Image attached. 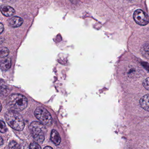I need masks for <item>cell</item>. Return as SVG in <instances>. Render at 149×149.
I'll use <instances>...</instances> for the list:
<instances>
[{
	"mask_svg": "<svg viewBox=\"0 0 149 149\" xmlns=\"http://www.w3.org/2000/svg\"><path fill=\"white\" fill-rule=\"evenodd\" d=\"M52 147L51 146H47L46 147H44V149H52Z\"/></svg>",
	"mask_w": 149,
	"mask_h": 149,
	"instance_id": "ffe728a7",
	"label": "cell"
},
{
	"mask_svg": "<svg viewBox=\"0 0 149 149\" xmlns=\"http://www.w3.org/2000/svg\"><path fill=\"white\" fill-rule=\"evenodd\" d=\"M51 141L56 145L60 144L61 142V138L57 131L55 130H52L50 136Z\"/></svg>",
	"mask_w": 149,
	"mask_h": 149,
	"instance_id": "9c48e42d",
	"label": "cell"
},
{
	"mask_svg": "<svg viewBox=\"0 0 149 149\" xmlns=\"http://www.w3.org/2000/svg\"><path fill=\"white\" fill-rule=\"evenodd\" d=\"M5 117L7 123L14 130L22 131L24 129V120L18 111L13 110L8 111L5 114Z\"/></svg>",
	"mask_w": 149,
	"mask_h": 149,
	"instance_id": "6da1fadb",
	"label": "cell"
},
{
	"mask_svg": "<svg viewBox=\"0 0 149 149\" xmlns=\"http://www.w3.org/2000/svg\"><path fill=\"white\" fill-rule=\"evenodd\" d=\"M3 139H2V137H1V144H0V145H1V146L2 145V144H3Z\"/></svg>",
	"mask_w": 149,
	"mask_h": 149,
	"instance_id": "d6986e66",
	"label": "cell"
},
{
	"mask_svg": "<svg viewBox=\"0 0 149 149\" xmlns=\"http://www.w3.org/2000/svg\"><path fill=\"white\" fill-rule=\"evenodd\" d=\"M1 11L3 15L6 17H10L15 14V10L13 8L8 6H2L1 8Z\"/></svg>",
	"mask_w": 149,
	"mask_h": 149,
	"instance_id": "52a82bcc",
	"label": "cell"
},
{
	"mask_svg": "<svg viewBox=\"0 0 149 149\" xmlns=\"http://www.w3.org/2000/svg\"><path fill=\"white\" fill-rule=\"evenodd\" d=\"M144 50L149 55V43L145 44L143 47Z\"/></svg>",
	"mask_w": 149,
	"mask_h": 149,
	"instance_id": "e0dca14e",
	"label": "cell"
},
{
	"mask_svg": "<svg viewBox=\"0 0 149 149\" xmlns=\"http://www.w3.org/2000/svg\"><path fill=\"white\" fill-rule=\"evenodd\" d=\"M9 54V51L8 49L6 47H2L1 49L0 56L1 58L6 57Z\"/></svg>",
	"mask_w": 149,
	"mask_h": 149,
	"instance_id": "8fae6325",
	"label": "cell"
},
{
	"mask_svg": "<svg viewBox=\"0 0 149 149\" xmlns=\"http://www.w3.org/2000/svg\"><path fill=\"white\" fill-rule=\"evenodd\" d=\"M139 104L144 110L149 111V94L143 96L140 99Z\"/></svg>",
	"mask_w": 149,
	"mask_h": 149,
	"instance_id": "ba28073f",
	"label": "cell"
},
{
	"mask_svg": "<svg viewBox=\"0 0 149 149\" xmlns=\"http://www.w3.org/2000/svg\"><path fill=\"white\" fill-rule=\"evenodd\" d=\"M7 131V128L6 125L5 124L4 121L1 120V130L0 131L2 133H5Z\"/></svg>",
	"mask_w": 149,
	"mask_h": 149,
	"instance_id": "7c38bea8",
	"label": "cell"
},
{
	"mask_svg": "<svg viewBox=\"0 0 149 149\" xmlns=\"http://www.w3.org/2000/svg\"><path fill=\"white\" fill-rule=\"evenodd\" d=\"M143 85L146 89L149 91V77L144 80L143 82Z\"/></svg>",
	"mask_w": 149,
	"mask_h": 149,
	"instance_id": "9a60e30c",
	"label": "cell"
},
{
	"mask_svg": "<svg viewBox=\"0 0 149 149\" xmlns=\"http://www.w3.org/2000/svg\"><path fill=\"white\" fill-rule=\"evenodd\" d=\"M133 19L135 22L140 26H146L149 23V16L141 9H138L134 12Z\"/></svg>",
	"mask_w": 149,
	"mask_h": 149,
	"instance_id": "5b68a950",
	"label": "cell"
},
{
	"mask_svg": "<svg viewBox=\"0 0 149 149\" xmlns=\"http://www.w3.org/2000/svg\"><path fill=\"white\" fill-rule=\"evenodd\" d=\"M29 130L34 140L38 143H43L45 139L46 129L45 125L41 122H32L29 125Z\"/></svg>",
	"mask_w": 149,
	"mask_h": 149,
	"instance_id": "7a4b0ae2",
	"label": "cell"
},
{
	"mask_svg": "<svg viewBox=\"0 0 149 149\" xmlns=\"http://www.w3.org/2000/svg\"><path fill=\"white\" fill-rule=\"evenodd\" d=\"M8 88L6 85L2 83V81H1V95L2 94H6L7 92Z\"/></svg>",
	"mask_w": 149,
	"mask_h": 149,
	"instance_id": "4fadbf2b",
	"label": "cell"
},
{
	"mask_svg": "<svg viewBox=\"0 0 149 149\" xmlns=\"http://www.w3.org/2000/svg\"><path fill=\"white\" fill-rule=\"evenodd\" d=\"M8 23L9 26L12 27H19L23 24V20L20 17L15 16L8 20Z\"/></svg>",
	"mask_w": 149,
	"mask_h": 149,
	"instance_id": "8992f818",
	"label": "cell"
},
{
	"mask_svg": "<svg viewBox=\"0 0 149 149\" xmlns=\"http://www.w3.org/2000/svg\"><path fill=\"white\" fill-rule=\"evenodd\" d=\"M0 28H1V29H0V32H1V33L3 32V30H4V26H3V24L2 23H1L0 24Z\"/></svg>",
	"mask_w": 149,
	"mask_h": 149,
	"instance_id": "ac0fdd59",
	"label": "cell"
},
{
	"mask_svg": "<svg viewBox=\"0 0 149 149\" xmlns=\"http://www.w3.org/2000/svg\"><path fill=\"white\" fill-rule=\"evenodd\" d=\"M34 114L37 119L44 125L49 126L52 123V118L51 115L43 107H37L35 110Z\"/></svg>",
	"mask_w": 149,
	"mask_h": 149,
	"instance_id": "277c9868",
	"label": "cell"
},
{
	"mask_svg": "<svg viewBox=\"0 0 149 149\" xmlns=\"http://www.w3.org/2000/svg\"><path fill=\"white\" fill-rule=\"evenodd\" d=\"M12 63L10 58H5L1 62V69L3 71L8 70L11 68Z\"/></svg>",
	"mask_w": 149,
	"mask_h": 149,
	"instance_id": "30bf717a",
	"label": "cell"
},
{
	"mask_svg": "<svg viewBox=\"0 0 149 149\" xmlns=\"http://www.w3.org/2000/svg\"><path fill=\"white\" fill-rule=\"evenodd\" d=\"M29 148L30 149H41V147L39 145V143L37 142H34L30 144L29 146Z\"/></svg>",
	"mask_w": 149,
	"mask_h": 149,
	"instance_id": "2e32d148",
	"label": "cell"
},
{
	"mask_svg": "<svg viewBox=\"0 0 149 149\" xmlns=\"http://www.w3.org/2000/svg\"><path fill=\"white\" fill-rule=\"evenodd\" d=\"M8 104L12 110L22 111L27 106V99L21 94H13L9 97Z\"/></svg>",
	"mask_w": 149,
	"mask_h": 149,
	"instance_id": "3957f363",
	"label": "cell"
},
{
	"mask_svg": "<svg viewBox=\"0 0 149 149\" xmlns=\"http://www.w3.org/2000/svg\"><path fill=\"white\" fill-rule=\"evenodd\" d=\"M19 146L18 143L15 141H11L9 144V148L11 149H17L19 148Z\"/></svg>",
	"mask_w": 149,
	"mask_h": 149,
	"instance_id": "5bb4252c",
	"label": "cell"
}]
</instances>
